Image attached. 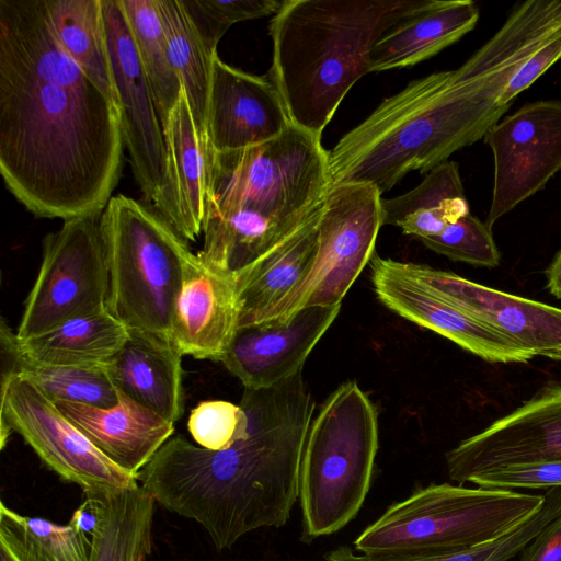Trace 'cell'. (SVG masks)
<instances>
[{
  "label": "cell",
  "instance_id": "6da1fadb",
  "mask_svg": "<svg viewBox=\"0 0 561 561\" xmlns=\"http://www.w3.org/2000/svg\"><path fill=\"white\" fill-rule=\"evenodd\" d=\"M116 106L66 53L46 0H0V173L38 218L101 215L122 173Z\"/></svg>",
  "mask_w": 561,
  "mask_h": 561
},
{
  "label": "cell",
  "instance_id": "7a4b0ae2",
  "mask_svg": "<svg viewBox=\"0 0 561 561\" xmlns=\"http://www.w3.org/2000/svg\"><path fill=\"white\" fill-rule=\"evenodd\" d=\"M240 405L249 417L244 438L209 450L171 437L137 474L156 502L196 520L218 550L287 523L316 408L302 370L272 388H244Z\"/></svg>",
  "mask_w": 561,
  "mask_h": 561
},
{
  "label": "cell",
  "instance_id": "3957f363",
  "mask_svg": "<svg viewBox=\"0 0 561 561\" xmlns=\"http://www.w3.org/2000/svg\"><path fill=\"white\" fill-rule=\"evenodd\" d=\"M510 80L472 55L411 81L328 151L330 187L366 183L382 194L411 171L428 173L500 121L511 106L500 103Z\"/></svg>",
  "mask_w": 561,
  "mask_h": 561
},
{
  "label": "cell",
  "instance_id": "277c9868",
  "mask_svg": "<svg viewBox=\"0 0 561 561\" xmlns=\"http://www.w3.org/2000/svg\"><path fill=\"white\" fill-rule=\"evenodd\" d=\"M427 0H286L270 22L267 78L290 123L321 137L376 43Z\"/></svg>",
  "mask_w": 561,
  "mask_h": 561
},
{
  "label": "cell",
  "instance_id": "5b68a950",
  "mask_svg": "<svg viewBox=\"0 0 561 561\" xmlns=\"http://www.w3.org/2000/svg\"><path fill=\"white\" fill-rule=\"evenodd\" d=\"M329 188L321 137L294 124L260 145L229 151L209 147L207 201L247 213L277 243L322 207Z\"/></svg>",
  "mask_w": 561,
  "mask_h": 561
},
{
  "label": "cell",
  "instance_id": "8992f818",
  "mask_svg": "<svg viewBox=\"0 0 561 561\" xmlns=\"http://www.w3.org/2000/svg\"><path fill=\"white\" fill-rule=\"evenodd\" d=\"M545 494L430 484L389 506L354 541L373 556H440L491 541L523 523Z\"/></svg>",
  "mask_w": 561,
  "mask_h": 561
},
{
  "label": "cell",
  "instance_id": "52a82bcc",
  "mask_svg": "<svg viewBox=\"0 0 561 561\" xmlns=\"http://www.w3.org/2000/svg\"><path fill=\"white\" fill-rule=\"evenodd\" d=\"M377 449L376 409L355 381H346L322 403L306 436L298 500L307 536L331 535L356 516Z\"/></svg>",
  "mask_w": 561,
  "mask_h": 561
},
{
  "label": "cell",
  "instance_id": "ba28073f",
  "mask_svg": "<svg viewBox=\"0 0 561 561\" xmlns=\"http://www.w3.org/2000/svg\"><path fill=\"white\" fill-rule=\"evenodd\" d=\"M108 311L129 329L171 340L173 307L187 263V241L151 207L115 195L101 215Z\"/></svg>",
  "mask_w": 561,
  "mask_h": 561
},
{
  "label": "cell",
  "instance_id": "9c48e42d",
  "mask_svg": "<svg viewBox=\"0 0 561 561\" xmlns=\"http://www.w3.org/2000/svg\"><path fill=\"white\" fill-rule=\"evenodd\" d=\"M101 215L64 220L59 230L44 238L39 271L15 332L19 340L107 308L110 278Z\"/></svg>",
  "mask_w": 561,
  "mask_h": 561
},
{
  "label": "cell",
  "instance_id": "30bf717a",
  "mask_svg": "<svg viewBox=\"0 0 561 561\" xmlns=\"http://www.w3.org/2000/svg\"><path fill=\"white\" fill-rule=\"evenodd\" d=\"M380 202L381 194L370 184L329 188L320 213L313 263L265 321L288 318L306 307L341 305L375 254L376 239L383 226Z\"/></svg>",
  "mask_w": 561,
  "mask_h": 561
},
{
  "label": "cell",
  "instance_id": "8fae6325",
  "mask_svg": "<svg viewBox=\"0 0 561 561\" xmlns=\"http://www.w3.org/2000/svg\"><path fill=\"white\" fill-rule=\"evenodd\" d=\"M18 433L39 459L61 479L84 492L133 486L137 478L108 459L24 375L1 373V448Z\"/></svg>",
  "mask_w": 561,
  "mask_h": 561
},
{
  "label": "cell",
  "instance_id": "7c38bea8",
  "mask_svg": "<svg viewBox=\"0 0 561 561\" xmlns=\"http://www.w3.org/2000/svg\"><path fill=\"white\" fill-rule=\"evenodd\" d=\"M484 141L494 156L485 225H493L561 171V102L536 101L493 125Z\"/></svg>",
  "mask_w": 561,
  "mask_h": 561
},
{
  "label": "cell",
  "instance_id": "4fadbf2b",
  "mask_svg": "<svg viewBox=\"0 0 561 561\" xmlns=\"http://www.w3.org/2000/svg\"><path fill=\"white\" fill-rule=\"evenodd\" d=\"M124 147L147 203L165 174L164 134L154 99L119 0H101Z\"/></svg>",
  "mask_w": 561,
  "mask_h": 561
},
{
  "label": "cell",
  "instance_id": "5bb4252c",
  "mask_svg": "<svg viewBox=\"0 0 561 561\" xmlns=\"http://www.w3.org/2000/svg\"><path fill=\"white\" fill-rule=\"evenodd\" d=\"M556 460H561V383L543 387L446 454L449 478L460 484L496 469Z\"/></svg>",
  "mask_w": 561,
  "mask_h": 561
},
{
  "label": "cell",
  "instance_id": "9a60e30c",
  "mask_svg": "<svg viewBox=\"0 0 561 561\" xmlns=\"http://www.w3.org/2000/svg\"><path fill=\"white\" fill-rule=\"evenodd\" d=\"M396 267L437 296L493 328L536 356L561 362V309L471 282L427 265Z\"/></svg>",
  "mask_w": 561,
  "mask_h": 561
},
{
  "label": "cell",
  "instance_id": "2e32d148",
  "mask_svg": "<svg viewBox=\"0 0 561 561\" xmlns=\"http://www.w3.org/2000/svg\"><path fill=\"white\" fill-rule=\"evenodd\" d=\"M377 298L404 319L489 362L525 364L536 355L401 273L394 260H370Z\"/></svg>",
  "mask_w": 561,
  "mask_h": 561
},
{
  "label": "cell",
  "instance_id": "e0dca14e",
  "mask_svg": "<svg viewBox=\"0 0 561 561\" xmlns=\"http://www.w3.org/2000/svg\"><path fill=\"white\" fill-rule=\"evenodd\" d=\"M340 309L341 305L306 307L285 319L238 328L221 363L244 388L277 386L302 370Z\"/></svg>",
  "mask_w": 561,
  "mask_h": 561
},
{
  "label": "cell",
  "instance_id": "ac0fdd59",
  "mask_svg": "<svg viewBox=\"0 0 561 561\" xmlns=\"http://www.w3.org/2000/svg\"><path fill=\"white\" fill-rule=\"evenodd\" d=\"M280 95L267 77L213 60L207 140L215 151L239 150L272 140L290 125Z\"/></svg>",
  "mask_w": 561,
  "mask_h": 561
},
{
  "label": "cell",
  "instance_id": "d6986e66",
  "mask_svg": "<svg viewBox=\"0 0 561 561\" xmlns=\"http://www.w3.org/2000/svg\"><path fill=\"white\" fill-rule=\"evenodd\" d=\"M238 276L206 266L196 254L186 265L171 320V341L182 355L221 362L239 324Z\"/></svg>",
  "mask_w": 561,
  "mask_h": 561
},
{
  "label": "cell",
  "instance_id": "ffe728a7",
  "mask_svg": "<svg viewBox=\"0 0 561 561\" xmlns=\"http://www.w3.org/2000/svg\"><path fill=\"white\" fill-rule=\"evenodd\" d=\"M163 134L165 174L152 208L181 238L196 241L208 197L209 144L198 134L183 88Z\"/></svg>",
  "mask_w": 561,
  "mask_h": 561
},
{
  "label": "cell",
  "instance_id": "44dd1931",
  "mask_svg": "<svg viewBox=\"0 0 561 561\" xmlns=\"http://www.w3.org/2000/svg\"><path fill=\"white\" fill-rule=\"evenodd\" d=\"M117 396V403L111 408L54 402L108 459L137 478L171 438L174 423L119 390Z\"/></svg>",
  "mask_w": 561,
  "mask_h": 561
},
{
  "label": "cell",
  "instance_id": "7402d4cb",
  "mask_svg": "<svg viewBox=\"0 0 561 561\" xmlns=\"http://www.w3.org/2000/svg\"><path fill=\"white\" fill-rule=\"evenodd\" d=\"M182 356L171 340L129 329L128 340L104 368L117 390L175 423L184 409Z\"/></svg>",
  "mask_w": 561,
  "mask_h": 561
},
{
  "label": "cell",
  "instance_id": "603a6c76",
  "mask_svg": "<svg viewBox=\"0 0 561 561\" xmlns=\"http://www.w3.org/2000/svg\"><path fill=\"white\" fill-rule=\"evenodd\" d=\"M479 10L470 0H427L376 43L370 71L403 68L424 61L472 31Z\"/></svg>",
  "mask_w": 561,
  "mask_h": 561
},
{
  "label": "cell",
  "instance_id": "cb8c5ba5",
  "mask_svg": "<svg viewBox=\"0 0 561 561\" xmlns=\"http://www.w3.org/2000/svg\"><path fill=\"white\" fill-rule=\"evenodd\" d=\"M321 209L280 244L237 275L240 304L238 328L265 321L273 308L308 273L317 254Z\"/></svg>",
  "mask_w": 561,
  "mask_h": 561
},
{
  "label": "cell",
  "instance_id": "d4e9b609",
  "mask_svg": "<svg viewBox=\"0 0 561 561\" xmlns=\"http://www.w3.org/2000/svg\"><path fill=\"white\" fill-rule=\"evenodd\" d=\"M0 332L20 353L36 362L75 367L105 366L129 336V328L107 308L71 319L23 341L18 339L4 320L1 321Z\"/></svg>",
  "mask_w": 561,
  "mask_h": 561
},
{
  "label": "cell",
  "instance_id": "484cf974",
  "mask_svg": "<svg viewBox=\"0 0 561 561\" xmlns=\"http://www.w3.org/2000/svg\"><path fill=\"white\" fill-rule=\"evenodd\" d=\"M84 495L95 517L90 561H145L151 550L154 497L139 483Z\"/></svg>",
  "mask_w": 561,
  "mask_h": 561
},
{
  "label": "cell",
  "instance_id": "4316f807",
  "mask_svg": "<svg viewBox=\"0 0 561 561\" xmlns=\"http://www.w3.org/2000/svg\"><path fill=\"white\" fill-rule=\"evenodd\" d=\"M380 205L383 226H397L419 240L440 233L470 213L458 163L449 160L431 170L410 192L381 197Z\"/></svg>",
  "mask_w": 561,
  "mask_h": 561
},
{
  "label": "cell",
  "instance_id": "83f0119b",
  "mask_svg": "<svg viewBox=\"0 0 561 561\" xmlns=\"http://www.w3.org/2000/svg\"><path fill=\"white\" fill-rule=\"evenodd\" d=\"M66 53L116 106V91L101 0H46Z\"/></svg>",
  "mask_w": 561,
  "mask_h": 561
},
{
  "label": "cell",
  "instance_id": "f1b7e54d",
  "mask_svg": "<svg viewBox=\"0 0 561 561\" xmlns=\"http://www.w3.org/2000/svg\"><path fill=\"white\" fill-rule=\"evenodd\" d=\"M162 22L168 55L179 77L198 130L207 138V108L213 60L181 0H156Z\"/></svg>",
  "mask_w": 561,
  "mask_h": 561
},
{
  "label": "cell",
  "instance_id": "f546056e",
  "mask_svg": "<svg viewBox=\"0 0 561 561\" xmlns=\"http://www.w3.org/2000/svg\"><path fill=\"white\" fill-rule=\"evenodd\" d=\"M2 373H18L35 382L53 401L100 408L117 403V390L103 367H75L36 362L20 353L0 332Z\"/></svg>",
  "mask_w": 561,
  "mask_h": 561
},
{
  "label": "cell",
  "instance_id": "4dcf8cb0",
  "mask_svg": "<svg viewBox=\"0 0 561 561\" xmlns=\"http://www.w3.org/2000/svg\"><path fill=\"white\" fill-rule=\"evenodd\" d=\"M0 545L16 561H90L91 539L75 522L59 525L0 504Z\"/></svg>",
  "mask_w": 561,
  "mask_h": 561
},
{
  "label": "cell",
  "instance_id": "1f68e13d",
  "mask_svg": "<svg viewBox=\"0 0 561 561\" xmlns=\"http://www.w3.org/2000/svg\"><path fill=\"white\" fill-rule=\"evenodd\" d=\"M142 68L147 76L162 129L175 106L182 83L173 70L156 0H119Z\"/></svg>",
  "mask_w": 561,
  "mask_h": 561
},
{
  "label": "cell",
  "instance_id": "d6a6232c",
  "mask_svg": "<svg viewBox=\"0 0 561 561\" xmlns=\"http://www.w3.org/2000/svg\"><path fill=\"white\" fill-rule=\"evenodd\" d=\"M550 523L549 515L539 511L504 535L477 547L440 556H373L341 546L325 553V561H511Z\"/></svg>",
  "mask_w": 561,
  "mask_h": 561
},
{
  "label": "cell",
  "instance_id": "836d02e7",
  "mask_svg": "<svg viewBox=\"0 0 561 561\" xmlns=\"http://www.w3.org/2000/svg\"><path fill=\"white\" fill-rule=\"evenodd\" d=\"M201 38L213 54L234 23L274 15L278 0H181Z\"/></svg>",
  "mask_w": 561,
  "mask_h": 561
},
{
  "label": "cell",
  "instance_id": "e575fe53",
  "mask_svg": "<svg viewBox=\"0 0 561 561\" xmlns=\"http://www.w3.org/2000/svg\"><path fill=\"white\" fill-rule=\"evenodd\" d=\"M430 250L453 261L476 266L496 267L501 254L492 229L470 213L448 225L440 233L420 239Z\"/></svg>",
  "mask_w": 561,
  "mask_h": 561
},
{
  "label": "cell",
  "instance_id": "d590c367",
  "mask_svg": "<svg viewBox=\"0 0 561 561\" xmlns=\"http://www.w3.org/2000/svg\"><path fill=\"white\" fill-rule=\"evenodd\" d=\"M187 428L199 447L224 450L248 435L249 417L240 404L206 400L191 411Z\"/></svg>",
  "mask_w": 561,
  "mask_h": 561
},
{
  "label": "cell",
  "instance_id": "8d00e7d4",
  "mask_svg": "<svg viewBox=\"0 0 561 561\" xmlns=\"http://www.w3.org/2000/svg\"><path fill=\"white\" fill-rule=\"evenodd\" d=\"M488 489L561 488V460L517 465L485 472L471 481Z\"/></svg>",
  "mask_w": 561,
  "mask_h": 561
},
{
  "label": "cell",
  "instance_id": "74e56055",
  "mask_svg": "<svg viewBox=\"0 0 561 561\" xmlns=\"http://www.w3.org/2000/svg\"><path fill=\"white\" fill-rule=\"evenodd\" d=\"M561 58V31L534 53L515 72L500 98L502 105L528 89L540 76Z\"/></svg>",
  "mask_w": 561,
  "mask_h": 561
},
{
  "label": "cell",
  "instance_id": "f35d334b",
  "mask_svg": "<svg viewBox=\"0 0 561 561\" xmlns=\"http://www.w3.org/2000/svg\"><path fill=\"white\" fill-rule=\"evenodd\" d=\"M520 561H561V515L524 548Z\"/></svg>",
  "mask_w": 561,
  "mask_h": 561
},
{
  "label": "cell",
  "instance_id": "ab89813d",
  "mask_svg": "<svg viewBox=\"0 0 561 561\" xmlns=\"http://www.w3.org/2000/svg\"><path fill=\"white\" fill-rule=\"evenodd\" d=\"M545 274L547 277V288L550 294L561 299V249L546 268Z\"/></svg>",
  "mask_w": 561,
  "mask_h": 561
},
{
  "label": "cell",
  "instance_id": "60d3db41",
  "mask_svg": "<svg viewBox=\"0 0 561 561\" xmlns=\"http://www.w3.org/2000/svg\"><path fill=\"white\" fill-rule=\"evenodd\" d=\"M0 561H16L9 550L0 545Z\"/></svg>",
  "mask_w": 561,
  "mask_h": 561
}]
</instances>
